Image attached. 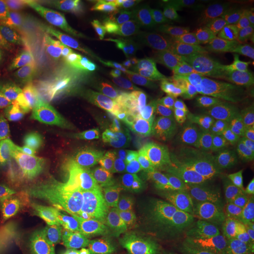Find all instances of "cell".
<instances>
[{
  "label": "cell",
  "instance_id": "cell-1",
  "mask_svg": "<svg viewBox=\"0 0 254 254\" xmlns=\"http://www.w3.org/2000/svg\"><path fill=\"white\" fill-rule=\"evenodd\" d=\"M153 152L134 137L117 138L71 173L82 199L99 204L132 189L145 177Z\"/></svg>",
  "mask_w": 254,
  "mask_h": 254
},
{
  "label": "cell",
  "instance_id": "cell-2",
  "mask_svg": "<svg viewBox=\"0 0 254 254\" xmlns=\"http://www.w3.org/2000/svg\"><path fill=\"white\" fill-rule=\"evenodd\" d=\"M54 9L73 23L100 48L118 55L148 73L170 74L162 65L155 64L137 49L126 27L91 15L68 1L54 0Z\"/></svg>",
  "mask_w": 254,
  "mask_h": 254
},
{
  "label": "cell",
  "instance_id": "cell-3",
  "mask_svg": "<svg viewBox=\"0 0 254 254\" xmlns=\"http://www.w3.org/2000/svg\"><path fill=\"white\" fill-rule=\"evenodd\" d=\"M63 236L91 249L119 254H145L103 211L81 197L65 218Z\"/></svg>",
  "mask_w": 254,
  "mask_h": 254
},
{
  "label": "cell",
  "instance_id": "cell-4",
  "mask_svg": "<svg viewBox=\"0 0 254 254\" xmlns=\"http://www.w3.org/2000/svg\"><path fill=\"white\" fill-rule=\"evenodd\" d=\"M169 192L183 207L216 222L229 232L239 224V214L230 201L201 186L177 179L171 183Z\"/></svg>",
  "mask_w": 254,
  "mask_h": 254
},
{
  "label": "cell",
  "instance_id": "cell-5",
  "mask_svg": "<svg viewBox=\"0 0 254 254\" xmlns=\"http://www.w3.org/2000/svg\"><path fill=\"white\" fill-rule=\"evenodd\" d=\"M76 52L84 62L91 64L95 69H101L112 74L128 90L134 91L138 95H143L148 98L161 102L169 107L184 110L181 102L165 94L152 79L143 73L120 64L104 53L92 50L86 46H77Z\"/></svg>",
  "mask_w": 254,
  "mask_h": 254
},
{
  "label": "cell",
  "instance_id": "cell-6",
  "mask_svg": "<svg viewBox=\"0 0 254 254\" xmlns=\"http://www.w3.org/2000/svg\"><path fill=\"white\" fill-rule=\"evenodd\" d=\"M95 6L114 18L151 28H161L168 18L163 2L159 0H112L96 2Z\"/></svg>",
  "mask_w": 254,
  "mask_h": 254
},
{
  "label": "cell",
  "instance_id": "cell-7",
  "mask_svg": "<svg viewBox=\"0 0 254 254\" xmlns=\"http://www.w3.org/2000/svg\"><path fill=\"white\" fill-rule=\"evenodd\" d=\"M0 183L25 206L32 201L37 191L46 185L45 179L27 165L3 161H0Z\"/></svg>",
  "mask_w": 254,
  "mask_h": 254
},
{
  "label": "cell",
  "instance_id": "cell-8",
  "mask_svg": "<svg viewBox=\"0 0 254 254\" xmlns=\"http://www.w3.org/2000/svg\"><path fill=\"white\" fill-rule=\"evenodd\" d=\"M88 91L91 104L104 117L116 120L124 112L122 84L109 80L95 68L88 73Z\"/></svg>",
  "mask_w": 254,
  "mask_h": 254
},
{
  "label": "cell",
  "instance_id": "cell-9",
  "mask_svg": "<svg viewBox=\"0 0 254 254\" xmlns=\"http://www.w3.org/2000/svg\"><path fill=\"white\" fill-rule=\"evenodd\" d=\"M73 145V130L69 124L39 136L29 144L28 151L40 163L52 166L64 161Z\"/></svg>",
  "mask_w": 254,
  "mask_h": 254
},
{
  "label": "cell",
  "instance_id": "cell-10",
  "mask_svg": "<svg viewBox=\"0 0 254 254\" xmlns=\"http://www.w3.org/2000/svg\"><path fill=\"white\" fill-rule=\"evenodd\" d=\"M0 65L16 86L31 90H47L49 82L31 60L0 47Z\"/></svg>",
  "mask_w": 254,
  "mask_h": 254
},
{
  "label": "cell",
  "instance_id": "cell-11",
  "mask_svg": "<svg viewBox=\"0 0 254 254\" xmlns=\"http://www.w3.org/2000/svg\"><path fill=\"white\" fill-rule=\"evenodd\" d=\"M69 125L64 106L57 100L46 101L25 121L18 133L19 140L42 136L55 129Z\"/></svg>",
  "mask_w": 254,
  "mask_h": 254
},
{
  "label": "cell",
  "instance_id": "cell-12",
  "mask_svg": "<svg viewBox=\"0 0 254 254\" xmlns=\"http://www.w3.org/2000/svg\"><path fill=\"white\" fill-rule=\"evenodd\" d=\"M48 45L46 30L34 23L19 22L13 35L0 44V47L11 50L29 60L40 59Z\"/></svg>",
  "mask_w": 254,
  "mask_h": 254
},
{
  "label": "cell",
  "instance_id": "cell-13",
  "mask_svg": "<svg viewBox=\"0 0 254 254\" xmlns=\"http://www.w3.org/2000/svg\"><path fill=\"white\" fill-rule=\"evenodd\" d=\"M46 187L63 218H66L80 198L71 173L64 166H57L46 177Z\"/></svg>",
  "mask_w": 254,
  "mask_h": 254
},
{
  "label": "cell",
  "instance_id": "cell-14",
  "mask_svg": "<svg viewBox=\"0 0 254 254\" xmlns=\"http://www.w3.org/2000/svg\"><path fill=\"white\" fill-rule=\"evenodd\" d=\"M50 226L32 203L11 215L9 229L11 236L22 243H34L43 239Z\"/></svg>",
  "mask_w": 254,
  "mask_h": 254
},
{
  "label": "cell",
  "instance_id": "cell-15",
  "mask_svg": "<svg viewBox=\"0 0 254 254\" xmlns=\"http://www.w3.org/2000/svg\"><path fill=\"white\" fill-rule=\"evenodd\" d=\"M231 0H200L195 1L183 16L184 22L203 23L219 28L236 21V16L229 9Z\"/></svg>",
  "mask_w": 254,
  "mask_h": 254
},
{
  "label": "cell",
  "instance_id": "cell-16",
  "mask_svg": "<svg viewBox=\"0 0 254 254\" xmlns=\"http://www.w3.org/2000/svg\"><path fill=\"white\" fill-rule=\"evenodd\" d=\"M194 178L201 187L228 200L242 187V185H238V182L231 179L221 169L208 164L200 166L196 170Z\"/></svg>",
  "mask_w": 254,
  "mask_h": 254
},
{
  "label": "cell",
  "instance_id": "cell-17",
  "mask_svg": "<svg viewBox=\"0 0 254 254\" xmlns=\"http://www.w3.org/2000/svg\"><path fill=\"white\" fill-rule=\"evenodd\" d=\"M192 136L193 131L190 127L182 124L173 114L164 112L162 118L146 137L156 141L184 143L190 141Z\"/></svg>",
  "mask_w": 254,
  "mask_h": 254
},
{
  "label": "cell",
  "instance_id": "cell-18",
  "mask_svg": "<svg viewBox=\"0 0 254 254\" xmlns=\"http://www.w3.org/2000/svg\"><path fill=\"white\" fill-rule=\"evenodd\" d=\"M218 36L236 50L254 44V21L238 20L219 28Z\"/></svg>",
  "mask_w": 254,
  "mask_h": 254
},
{
  "label": "cell",
  "instance_id": "cell-19",
  "mask_svg": "<svg viewBox=\"0 0 254 254\" xmlns=\"http://www.w3.org/2000/svg\"><path fill=\"white\" fill-rule=\"evenodd\" d=\"M9 2L18 19L23 22L32 23L55 11L54 0H15Z\"/></svg>",
  "mask_w": 254,
  "mask_h": 254
},
{
  "label": "cell",
  "instance_id": "cell-20",
  "mask_svg": "<svg viewBox=\"0 0 254 254\" xmlns=\"http://www.w3.org/2000/svg\"><path fill=\"white\" fill-rule=\"evenodd\" d=\"M206 51L212 64L218 67L232 69L237 58L238 50L229 46L217 35H212L206 42Z\"/></svg>",
  "mask_w": 254,
  "mask_h": 254
},
{
  "label": "cell",
  "instance_id": "cell-21",
  "mask_svg": "<svg viewBox=\"0 0 254 254\" xmlns=\"http://www.w3.org/2000/svg\"><path fill=\"white\" fill-rule=\"evenodd\" d=\"M163 114V110L147 104L128 116V121L135 131L146 137L162 118Z\"/></svg>",
  "mask_w": 254,
  "mask_h": 254
},
{
  "label": "cell",
  "instance_id": "cell-22",
  "mask_svg": "<svg viewBox=\"0 0 254 254\" xmlns=\"http://www.w3.org/2000/svg\"><path fill=\"white\" fill-rule=\"evenodd\" d=\"M208 81L224 83L231 86L234 95L245 102L249 109L254 114V78L247 76L211 77Z\"/></svg>",
  "mask_w": 254,
  "mask_h": 254
},
{
  "label": "cell",
  "instance_id": "cell-23",
  "mask_svg": "<svg viewBox=\"0 0 254 254\" xmlns=\"http://www.w3.org/2000/svg\"><path fill=\"white\" fill-rule=\"evenodd\" d=\"M183 49L190 60L200 79H205L213 65L207 51L196 40H188L185 42L183 44Z\"/></svg>",
  "mask_w": 254,
  "mask_h": 254
},
{
  "label": "cell",
  "instance_id": "cell-24",
  "mask_svg": "<svg viewBox=\"0 0 254 254\" xmlns=\"http://www.w3.org/2000/svg\"><path fill=\"white\" fill-rule=\"evenodd\" d=\"M30 203H32L35 206L40 215L46 220L50 227L58 224L63 218L59 209L57 208L54 201L51 199L46 185L37 191L33 200Z\"/></svg>",
  "mask_w": 254,
  "mask_h": 254
},
{
  "label": "cell",
  "instance_id": "cell-25",
  "mask_svg": "<svg viewBox=\"0 0 254 254\" xmlns=\"http://www.w3.org/2000/svg\"><path fill=\"white\" fill-rule=\"evenodd\" d=\"M19 19L9 1L0 0V44L13 35Z\"/></svg>",
  "mask_w": 254,
  "mask_h": 254
},
{
  "label": "cell",
  "instance_id": "cell-26",
  "mask_svg": "<svg viewBox=\"0 0 254 254\" xmlns=\"http://www.w3.org/2000/svg\"><path fill=\"white\" fill-rule=\"evenodd\" d=\"M199 122L204 127H206L208 130L218 133L231 136L239 139L242 142H245L246 144H249L251 147L254 146V138L253 136L248 135L244 131V129L240 127H236L234 125L227 124V123H220V122H206L202 119H199Z\"/></svg>",
  "mask_w": 254,
  "mask_h": 254
},
{
  "label": "cell",
  "instance_id": "cell-27",
  "mask_svg": "<svg viewBox=\"0 0 254 254\" xmlns=\"http://www.w3.org/2000/svg\"><path fill=\"white\" fill-rule=\"evenodd\" d=\"M225 163L242 176L254 179V157L245 154L227 155Z\"/></svg>",
  "mask_w": 254,
  "mask_h": 254
},
{
  "label": "cell",
  "instance_id": "cell-28",
  "mask_svg": "<svg viewBox=\"0 0 254 254\" xmlns=\"http://www.w3.org/2000/svg\"><path fill=\"white\" fill-rule=\"evenodd\" d=\"M25 208V205L15 200L0 183V218L11 216Z\"/></svg>",
  "mask_w": 254,
  "mask_h": 254
},
{
  "label": "cell",
  "instance_id": "cell-29",
  "mask_svg": "<svg viewBox=\"0 0 254 254\" xmlns=\"http://www.w3.org/2000/svg\"><path fill=\"white\" fill-rule=\"evenodd\" d=\"M232 69L244 73H254V44L238 50L236 63Z\"/></svg>",
  "mask_w": 254,
  "mask_h": 254
},
{
  "label": "cell",
  "instance_id": "cell-30",
  "mask_svg": "<svg viewBox=\"0 0 254 254\" xmlns=\"http://www.w3.org/2000/svg\"><path fill=\"white\" fill-rule=\"evenodd\" d=\"M122 94L124 97V107L123 111L127 114V117L136 112L137 109L147 105L145 99L140 95L136 94L134 91L128 90L125 86L122 85Z\"/></svg>",
  "mask_w": 254,
  "mask_h": 254
},
{
  "label": "cell",
  "instance_id": "cell-31",
  "mask_svg": "<svg viewBox=\"0 0 254 254\" xmlns=\"http://www.w3.org/2000/svg\"><path fill=\"white\" fill-rule=\"evenodd\" d=\"M0 94L9 98L20 100L23 97V91L9 79V76L0 65Z\"/></svg>",
  "mask_w": 254,
  "mask_h": 254
},
{
  "label": "cell",
  "instance_id": "cell-32",
  "mask_svg": "<svg viewBox=\"0 0 254 254\" xmlns=\"http://www.w3.org/2000/svg\"><path fill=\"white\" fill-rule=\"evenodd\" d=\"M243 147H244L243 142L235 137H230V138L224 139L219 146L222 153H224L227 155L240 154L243 150Z\"/></svg>",
  "mask_w": 254,
  "mask_h": 254
},
{
  "label": "cell",
  "instance_id": "cell-33",
  "mask_svg": "<svg viewBox=\"0 0 254 254\" xmlns=\"http://www.w3.org/2000/svg\"><path fill=\"white\" fill-rule=\"evenodd\" d=\"M0 254H19L13 239L5 230L0 231Z\"/></svg>",
  "mask_w": 254,
  "mask_h": 254
},
{
  "label": "cell",
  "instance_id": "cell-34",
  "mask_svg": "<svg viewBox=\"0 0 254 254\" xmlns=\"http://www.w3.org/2000/svg\"><path fill=\"white\" fill-rule=\"evenodd\" d=\"M254 229V226L253 224L241 223V224H237L236 226L233 228L231 230V233L233 234V236L236 237V239L243 240L246 242L250 238Z\"/></svg>",
  "mask_w": 254,
  "mask_h": 254
},
{
  "label": "cell",
  "instance_id": "cell-35",
  "mask_svg": "<svg viewBox=\"0 0 254 254\" xmlns=\"http://www.w3.org/2000/svg\"><path fill=\"white\" fill-rule=\"evenodd\" d=\"M220 254H244L240 243L235 236H228L223 250Z\"/></svg>",
  "mask_w": 254,
  "mask_h": 254
},
{
  "label": "cell",
  "instance_id": "cell-36",
  "mask_svg": "<svg viewBox=\"0 0 254 254\" xmlns=\"http://www.w3.org/2000/svg\"><path fill=\"white\" fill-rule=\"evenodd\" d=\"M239 14H243L248 17H254V0H249Z\"/></svg>",
  "mask_w": 254,
  "mask_h": 254
},
{
  "label": "cell",
  "instance_id": "cell-37",
  "mask_svg": "<svg viewBox=\"0 0 254 254\" xmlns=\"http://www.w3.org/2000/svg\"><path fill=\"white\" fill-rule=\"evenodd\" d=\"M244 129H245L244 131L248 135L250 134L252 136H254V118L251 122H249L248 124H246Z\"/></svg>",
  "mask_w": 254,
  "mask_h": 254
},
{
  "label": "cell",
  "instance_id": "cell-38",
  "mask_svg": "<svg viewBox=\"0 0 254 254\" xmlns=\"http://www.w3.org/2000/svg\"><path fill=\"white\" fill-rule=\"evenodd\" d=\"M246 243H248V245L250 246L254 252V229L252 235L250 236V238L246 241Z\"/></svg>",
  "mask_w": 254,
  "mask_h": 254
},
{
  "label": "cell",
  "instance_id": "cell-39",
  "mask_svg": "<svg viewBox=\"0 0 254 254\" xmlns=\"http://www.w3.org/2000/svg\"><path fill=\"white\" fill-rule=\"evenodd\" d=\"M4 111H5L4 103H3V101H2L1 97H0V125H1V123H2L3 117H4Z\"/></svg>",
  "mask_w": 254,
  "mask_h": 254
},
{
  "label": "cell",
  "instance_id": "cell-40",
  "mask_svg": "<svg viewBox=\"0 0 254 254\" xmlns=\"http://www.w3.org/2000/svg\"><path fill=\"white\" fill-rule=\"evenodd\" d=\"M252 148H253V150H254V146H253V147H252Z\"/></svg>",
  "mask_w": 254,
  "mask_h": 254
}]
</instances>
